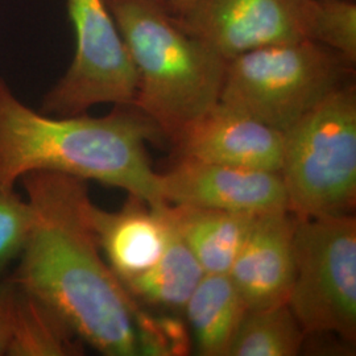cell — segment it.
Wrapping results in <instances>:
<instances>
[{"instance_id": "obj_19", "label": "cell", "mask_w": 356, "mask_h": 356, "mask_svg": "<svg viewBox=\"0 0 356 356\" xmlns=\"http://www.w3.org/2000/svg\"><path fill=\"white\" fill-rule=\"evenodd\" d=\"M314 41H318L355 64V0H318Z\"/></svg>"}, {"instance_id": "obj_15", "label": "cell", "mask_w": 356, "mask_h": 356, "mask_svg": "<svg viewBox=\"0 0 356 356\" xmlns=\"http://www.w3.org/2000/svg\"><path fill=\"white\" fill-rule=\"evenodd\" d=\"M204 276V268L170 225L169 241L160 259L145 272L124 281L123 285L138 304L178 313L184 312Z\"/></svg>"}, {"instance_id": "obj_16", "label": "cell", "mask_w": 356, "mask_h": 356, "mask_svg": "<svg viewBox=\"0 0 356 356\" xmlns=\"http://www.w3.org/2000/svg\"><path fill=\"white\" fill-rule=\"evenodd\" d=\"M15 288L13 329L6 355L69 356L82 354L81 339L54 310L38 297L19 289L16 285Z\"/></svg>"}, {"instance_id": "obj_18", "label": "cell", "mask_w": 356, "mask_h": 356, "mask_svg": "<svg viewBox=\"0 0 356 356\" xmlns=\"http://www.w3.org/2000/svg\"><path fill=\"white\" fill-rule=\"evenodd\" d=\"M134 325L140 355L182 356L191 353L189 327L173 313L154 316L139 304L134 313Z\"/></svg>"}, {"instance_id": "obj_9", "label": "cell", "mask_w": 356, "mask_h": 356, "mask_svg": "<svg viewBox=\"0 0 356 356\" xmlns=\"http://www.w3.org/2000/svg\"><path fill=\"white\" fill-rule=\"evenodd\" d=\"M166 204H182L263 216L288 210L286 191L279 172L243 169L179 157L160 173Z\"/></svg>"}, {"instance_id": "obj_2", "label": "cell", "mask_w": 356, "mask_h": 356, "mask_svg": "<svg viewBox=\"0 0 356 356\" xmlns=\"http://www.w3.org/2000/svg\"><path fill=\"white\" fill-rule=\"evenodd\" d=\"M160 138L161 131L134 104H115L101 118H51L20 102L0 76V191H13L28 173L54 172L165 206L145 147Z\"/></svg>"}, {"instance_id": "obj_4", "label": "cell", "mask_w": 356, "mask_h": 356, "mask_svg": "<svg viewBox=\"0 0 356 356\" xmlns=\"http://www.w3.org/2000/svg\"><path fill=\"white\" fill-rule=\"evenodd\" d=\"M354 65L314 40L257 48L227 60L219 102L285 132L350 82Z\"/></svg>"}, {"instance_id": "obj_14", "label": "cell", "mask_w": 356, "mask_h": 356, "mask_svg": "<svg viewBox=\"0 0 356 356\" xmlns=\"http://www.w3.org/2000/svg\"><path fill=\"white\" fill-rule=\"evenodd\" d=\"M184 312L198 354L227 356L248 307L229 273H204Z\"/></svg>"}, {"instance_id": "obj_21", "label": "cell", "mask_w": 356, "mask_h": 356, "mask_svg": "<svg viewBox=\"0 0 356 356\" xmlns=\"http://www.w3.org/2000/svg\"><path fill=\"white\" fill-rule=\"evenodd\" d=\"M16 288L8 277L0 280V355H6L13 329Z\"/></svg>"}, {"instance_id": "obj_17", "label": "cell", "mask_w": 356, "mask_h": 356, "mask_svg": "<svg viewBox=\"0 0 356 356\" xmlns=\"http://www.w3.org/2000/svg\"><path fill=\"white\" fill-rule=\"evenodd\" d=\"M305 337L288 304L248 309L227 356H296Z\"/></svg>"}, {"instance_id": "obj_22", "label": "cell", "mask_w": 356, "mask_h": 356, "mask_svg": "<svg viewBox=\"0 0 356 356\" xmlns=\"http://www.w3.org/2000/svg\"><path fill=\"white\" fill-rule=\"evenodd\" d=\"M194 1L195 0H164V4L169 13H173L175 16H181L191 8Z\"/></svg>"}, {"instance_id": "obj_3", "label": "cell", "mask_w": 356, "mask_h": 356, "mask_svg": "<svg viewBox=\"0 0 356 356\" xmlns=\"http://www.w3.org/2000/svg\"><path fill=\"white\" fill-rule=\"evenodd\" d=\"M138 73L134 106L173 141L219 102L227 60L186 32L164 0H106Z\"/></svg>"}, {"instance_id": "obj_1", "label": "cell", "mask_w": 356, "mask_h": 356, "mask_svg": "<svg viewBox=\"0 0 356 356\" xmlns=\"http://www.w3.org/2000/svg\"><path fill=\"white\" fill-rule=\"evenodd\" d=\"M20 179L35 223L8 279L103 355H139L134 325L139 304L102 257L86 181L54 172H32Z\"/></svg>"}, {"instance_id": "obj_5", "label": "cell", "mask_w": 356, "mask_h": 356, "mask_svg": "<svg viewBox=\"0 0 356 356\" xmlns=\"http://www.w3.org/2000/svg\"><path fill=\"white\" fill-rule=\"evenodd\" d=\"M284 134L280 175L297 218L351 214L356 202V86L332 91Z\"/></svg>"}, {"instance_id": "obj_8", "label": "cell", "mask_w": 356, "mask_h": 356, "mask_svg": "<svg viewBox=\"0 0 356 356\" xmlns=\"http://www.w3.org/2000/svg\"><path fill=\"white\" fill-rule=\"evenodd\" d=\"M318 0H195L181 26L229 60L245 51L314 40Z\"/></svg>"}, {"instance_id": "obj_6", "label": "cell", "mask_w": 356, "mask_h": 356, "mask_svg": "<svg viewBox=\"0 0 356 356\" xmlns=\"http://www.w3.org/2000/svg\"><path fill=\"white\" fill-rule=\"evenodd\" d=\"M294 280L288 305L307 334L356 339V219L297 218Z\"/></svg>"}, {"instance_id": "obj_7", "label": "cell", "mask_w": 356, "mask_h": 356, "mask_svg": "<svg viewBox=\"0 0 356 356\" xmlns=\"http://www.w3.org/2000/svg\"><path fill=\"white\" fill-rule=\"evenodd\" d=\"M76 51L64 76L41 103L54 116L86 114L101 103L134 104L138 73L106 0H67Z\"/></svg>"}, {"instance_id": "obj_20", "label": "cell", "mask_w": 356, "mask_h": 356, "mask_svg": "<svg viewBox=\"0 0 356 356\" xmlns=\"http://www.w3.org/2000/svg\"><path fill=\"white\" fill-rule=\"evenodd\" d=\"M33 223L35 214L28 200L15 191H0V280L11 261L23 252Z\"/></svg>"}, {"instance_id": "obj_12", "label": "cell", "mask_w": 356, "mask_h": 356, "mask_svg": "<svg viewBox=\"0 0 356 356\" xmlns=\"http://www.w3.org/2000/svg\"><path fill=\"white\" fill-rule=\"evenodd\" d=\"M166 206L153 207L132 194L118 211L91 204L90 219L99 247L122 284L152 267L165 251L170 235Z\"/></svg>"}, {"instance_id": "obj_10", "label": "cell", "mask_w": 356, "mask_h": 356, "mask_svg": "<svg viewBox=\"0 0 356 356\" xmlns=\"http://www.w3.org/2000/svg\"><path fill=\"white\" fill-rule=\"evenodd\" d=\"M179 157L243 169L279 172L284 134L218 102L173 141Z\"/></svg>"}, {"instance_id": "obj_11", "label": "cell", "mask_w": 356, "mask_h": 356, "mask_svg": "<svg viewBox=\"0 0 356 356\" xmlns=\"http://www.w3.org/2000/svg\"><path fill=\"white\" fill-rule=\"evenodd\" d=\"M296 216L289 211L254 218L229 275L248 309L288 304L294 280Z\"/></svg>"}, {"instance_id": "obj_13", "label": "cell", "mask_w": 356, "mask_h": 356, "mask_svg": "<svg viewBox=\"0 0 356 356\" xmlns=\"http://www.w3.org/2000/svg\"><path fill=\"white\" fill-rule=\"evenodd\" d=\"M166 214L204 273H229L257 216L182 204H168Z\"/></svg>"}]
</instances>
